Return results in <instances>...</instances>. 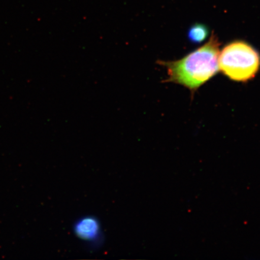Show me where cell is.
<instances>
[{
    "mask_svg": "<svg viewBox=\"0 0 260 260\" xmlns=\"http://www.w3.org/2000/svg\"><path fill=\"white\" fill-rule=\"evenodd\" d=\"M219 47L218 39L213 34L206 44L181 59L158 60L167 70L165 82L181 84L194 92L218 72Z\"/></svg>",
    "mask_w": 260,
    "mask_h": 260,
    "instance_id": "obj_1",
    "label": "cell"
},
{
    "mask_svg": "<svg viewBox=\"0 0 260 260\" xmlns=\"http://www.w3.org/2000/svg\"><path fill=\"white\" fill-rule=\"evenodd\" d=\"M219 70L230 79L246 82L254 78L260 68V54L247 42L235 41L219 53Z\"/></svg>",
    "mask_w": 260,
    "mask_h": 260,
    "instance_id": "obj_2",
    "label": "cell"
},
{
    "mask_svg": "<svg viewBox=\"0 0 260 260\" xmlns=\"http://www.w3.org/2000/svg\"><path fill=\"white\" fill-rule=\"evenodd\" d=\"M73 232L78 238L90 245L97 246L102 243V225L96 217L86 216L80 217L74 223Z\"/></svg>",
    "mask_w": 260,
    "mask_h": 260,
    "instance_id": "obj_3",
    "label": "cell"
},
{
    "mask_svg": "<svg viewBox=\"0 0 260 260\" xmlns=\"http://www.w3.org/2000/svg\"><path fill=\"white\" fill-rule=\"evenodd\" d=\"M209 34V28L206 25L196 24L188 30V38L193 44H201L206 40Z\"/></svg>",
    "mask_w": 260,
    "mask_h": 260,
    "instance_id": "obj_4",
    "label": "cell"
}]
</instances>
